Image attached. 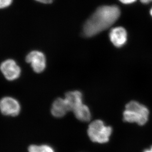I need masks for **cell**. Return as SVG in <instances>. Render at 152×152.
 Segmentation results:
<instances>
[{
	"mask_svg": "<svg viewBox=\"0 0 152 152\" xmlns=\"http://www.w3.org/2000/svg\"><path fill=\"white\" fill-rule=\"evenodd\" d=\"M121 15L116 6H104L98 7L86 21L83 28V34L91 37L106 30L118 20Z\"/></svg>",
	"mask_w": 152,
	"mask_h": 152,
	"instance_id": "obj_1",
	"label": "cell"
},
{
	"mask_svg": "<svg viewBox=\"0 0 152 152\" xmlns=\"http://www.w3.org/2000/svg\"><path fill=\"white\" fill-rule=\"evenodd\" d=\"M123 115L125 122L143 126L148 122L149 110L144 105L137 101H131L126 105Z\"/></svg>",
	"mask_w": 152,
	"mask_h": 152,
	"instance_id": "obj_2",
	"label": "cell"
},
{
	"mask_svg": "<svg viewBox=\"0 0 152 152\" xmlns=\"http://www.w3.org/2000/svg\"><path fill=\"white\" fill-rule=\"evenodd\" d=\"M112 132V128L105 126L100 120L93 121L89 124L88 129V135L91 140L98 143L108 142Z\"/></svg>",
	"mask_w": 152,
	"mask_h": 152,
	"instance_id": "obj_3",
	"label": "cell"
},
{
	"mask_svg": "<svg viewBox=\"0 0 152 152\" xmlns=\"http://www.w3.org/2000/svg\"><path fill=\"white\" fill-rule=\"evenodd\" d=\"M25 61L27 63L30 65L33 71L36 73H42L46 69V56L41 51L33 50L29 52L26 55Z\"/></svg>",
	"mask_w": 152,
	"mask_h": 152,
	"instance_id": "obj_4",
	"label": "cell"
},
{
	"mask_svg": "<svg viewBox=\"0 0 152 152\" xmlns=\"http://www.w3.org/2000/svg\"><path fill=\"white\" fill-rule=\"evenodd\" d=\"M0 71L4 78L9 81L18 79L21 74V69L13 59H7L0 64Z\"/></svg>",
	"mask_w": 152,
	"mask_h": 152,
	"instance_id": "obj_5",
	"label": "cell"
},
{
	"mask_svg": "<svg viewBox=\"0 0 152 152\" xmlns=\"http://www.w3.org/2000/svg\"><path fill=\"white\" fill-rule=\"evenodd\" d=\"M21 105L18 101L10 96H5L0 100V111L7 116H16L20 113Z\"/></svg>",
	"mask_w": 152,
	"mask_h": 152,
	"instance_id": "obj_6",
	"label": "cell"
},
{
	"mask_svg": "<svg viewBox=\"0 0 152 152\" xmlns=\"http://www.w3.org/2000/svg\"><path fill=\"white\" fill-rule=\"evenodd\" d=\"M71 111L70 106L65 98L56 99L52 103L51 108L52 115L57 118L64 116L68 112Z\"/></svg>",
	"mask_w": 152,
	"mask_h": 152,
	"instance_id": "obj_7",
	"label": "cell"
},
{
	"mask_svg": "<svg viewBox=\"0 0 152 152\" xmlns=\"http://www.w3.org/2000/svg\"><path fill=\"white\" fill-rule=\"evenodd\" d=\"M109 36L113 44L118 48L123 46L127 40L126 30L122 27H118L112 29Z\"/></svg>",
	"mask_w": 152,
	"mask_h": 152,
	"instance_id": "obj_8",
	"label": "cell"
},
{
	"mask_svg": "<svg viewBox=\"0 0 152 152\" xmlns=\"http://www.w3.org/2000/svg\"><path fill=\"white\" fill-rule=\"evenodd\" d=\"M72 111L76 118L80 121L88 122L91 120V113L89 108L83 103L77 105Z\"/></svg>",
	"mask_w": 152,
	"mask_h": 152,
	"instance_id": "obj_9",
	"label": "cell"
},
{
	"mask_svg": "<svg viewBox=\"0 0 152 152\" xmlns=\"http://www.w3.org/2000/svg\"><path fill=\"white\" fill-rule=\"evenodd\" d=\"M29 152H55L52 147L49 145H31L28 148Z\"/></svg>",
	"mask_w": 152,
	"mask_h": 152,
	"instance_id": "obj_10",
	"label": "cell"
},
{
	"mask_svg": "<svg viewBox=\"0 0 152 152\" xmlns=\"http://www.w3.org/2000/svg\"><path fill=\"white\" fill-rule=\"evenodd\" d=\"M13 1V0H0V10H4L10 7Z\"/></svg>",
	"mask_w": 152,
	"mask_h": 152,
	"instance_id": "obj_11",
	"label": "cell"
},
{
	"mask_svg": "<svg viewBox=\"0 0 152 152\" xmlns=\"http://www.w3.org/2000/svg\"><path fill=\"white\" fill-rule=\"evenodd\" d=\"M34 1L43 4H49L53 1V0H34Z\"/></svg>",
	"mask_w": 152,
	"mask_h": 152,
	"instance_id": "obj_12",
	"label": "cell"
},
{
	"mask_svg": "<svg viewBox=\"0 0 152 152\" xmlns=\"http://www.w3.org/2000/svg\"><path fill=\"white\" fill-rule=\"evenodd\" d=\"M122 3L125 4H129L135 2L137 0H119Z\"/></svg>",
	"mask_w": 152,
	"mask_h": 152,
	"instance_id": "obj_13",
	"label": "cell"
},
{
	"mask_svg": "<svg viewBox=\"0 0 152 152\" xmlns=\"http://www.w3.org/2000/svg\"><path fill=\"white\" fill-rule=\"evenodd\" d=\"M140 1L143 4H149L150 3L152 2V0H140Z\"/></svg>",
	"mask_w": 152,
	"mask_h": 152,
	"instance_id": "obj_14",
	"label": "cell"
},
{
	"mask_svg": "<svg viewBox=\"0 0 152 152\" xmlns=\"http://www.w3.org/2000/svg\"><path fill=\"white\" fill-rule=\"evenodd\" d=\"M143 152H152V146H151V148H150L149 149L145 150Z\"/></svg>",
	"mask_w": 152,
	"mask_h": 152,
	"instance_id": "obj_15",
	"label": "cell"
},
{
	"mask_svg": "<svg viewBox=\"0 0 152 152\" xmlns=\"http://www.w3.org/2000/svg\"><path fill=\"white\" fill-rule=\"evenodd\" d=\"M150 15L152 17V7L151 8V10H150Z\"/></svg>",
	"mask_w": 152,
	"mask_h": 152,
	"instance_id": "obj_16",
	"label": "cell"
}]
</instances>
